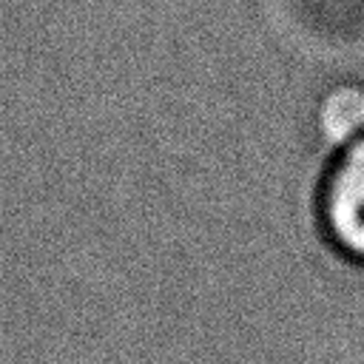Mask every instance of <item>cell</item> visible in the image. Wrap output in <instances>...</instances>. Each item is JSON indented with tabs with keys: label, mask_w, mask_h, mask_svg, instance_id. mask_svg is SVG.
Wrapping results in <instances>:
<instances>
[{
	"label": "cell",
	"mask_w": 364,
	"mask_h": 364,
	"mask_svg": "<svg viewBox=\"0 0 364 364\" xmlns=\"http://www.w3.org/2000/svg\"><path fill=\"white\" fill-rule=\"evenodd\" d=\"M313 219L333 256L364 267V136L324 159L313 191Z\"/></svg>",
	"instance_id": "obj_1"
},
{
	"label": "cell",
	"mask_w": 364,
	"mask_h": 364,
	"mask_svg": "<svg viewBox=\"0 0 364 364\" xmlns=\"http://www.w3.org/2000/svg\"><path fill=\"white\" fill-rule=\"evenodd\" d=\"M313 139L324 159L364 136V80L341 77L321 88L313 105Z\"/></svg>",
	"instance_id": "obj_2"
}]
</instances>
